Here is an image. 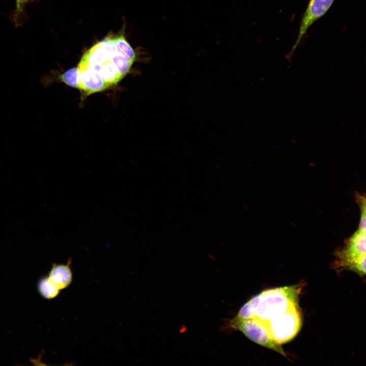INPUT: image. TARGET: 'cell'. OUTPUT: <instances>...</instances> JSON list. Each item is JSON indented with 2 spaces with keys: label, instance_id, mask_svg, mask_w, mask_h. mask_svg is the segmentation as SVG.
<instances>
[{
  "label": "cell",
  "instance_id": "4",
  "mask_svg": "<svg viewBox=\"0 0 366 366\" xmlns=\"http://www.w3.org/2000/svg\"><path fill=\"white\" fill-rule=\"evenodd\" d=\"M264 323L276 344L281 345L291 341L301 326V317L298 306L291 307Z\"/></svg>",
  "mask_w": 366,
  "mask_h": 366
},
{
  "label": "cell",
  "instance_id": "2",
  "mask_svg": "<svg viewBox=\"0 0 366 366\" xmlns=\"http://www.w3.org/2000/svg\"><path fill=\"white\" fill-rule=\"evenodd\" d=\"M301 289L302 285L299 284L263 291L247 302L251 313L250 318L265 323L291 307L298 305Z\"/></svg>",
  "mask_w": 366,
  "mask_h": 366
},
{
  "label": "cell",
  "instance_id": "1",
  "mask_svg": "<svg viewBox=\"0 0 366 366\" xmlns=\"http://www.w3.org/2000/svg\"><path fill=\"white\" fill-rule=\"evenodd\" d=\"M133 59L119 51L113 38H106L83 55L78 66V87L85 95L106 89L129 72Z\"/></svg>",
  "mask_w": 366,
  "mask_h": 366
},
{
  "label": "cell",
  "instance_id": "6",
  "mask_svg": "<svg viewBox=\"0 0 366 366\" xmlns=\"http://www.w3.org/2000/svg\"><path fill=\"white\" fill-rule=\"evenodd\" d=\"M335 0H309L302 16L297 39L290 51L286 56L290 60L309 28L317 20L323 16L330 8Z\"/></svg>",
  "mask_w": 366,
  "mask_h": 366
},
{
  "label": "cell",
  "instance_id": "8",
  "mask_svg": "<svg viewBox=\"0 0 366 366\" xmlns=\"http://www.w3.org/2000/svg\"><path fill=\"white\" fill-rule=\"evenodd\" d=\"M38 290L40 295L47 299H53L58 295L60 289L48 278H42L38 283Z\"/></svg>",
  "mask_w": 366,
  "mask_h": 366
},
{
  "label": "cell",
  "instance_id": "3",
  "mask_svg": "<svg viewBox=\"0 0 366 366\" xmlns=\"http://www.w3.org/2000/svg\"><path fill=\"white\" fill-rule=\"evenodd\" d=\"M365 232L360 229L355 231L346 241L342 249L337 252L334 268L349 269L363 276L365 273Z\"/></svg>",
  "mask_w": 366,
  "mask_h": 366
},
{
  "label": "cell",
  "instance_id": "11",
  "mask_svg": "<svg viewBox=\"0 0 366 366\" xmlns=\"http://www.w3.org/2000/svg\"><path fill=\"white\" fill-rule=\"evenodd\" d=\"M29 0H15L16 8L13 14V21L19 24L24 12V9Z\"/></svg>",
  "mask_w": 366,
  "mask_h": 366
},
{
  "label": "cell",
  "instance_id": "10",
  "mask_svg": "<svg viewBox=\"0 0 366 366\" xmlns=\"http://www.w3.org/2000/svg\"><path fill=\"white\" fill-rule=\"evenodd\" d=\"M356 196L361 213L359 228L365 232V198L364 196L360 194H357Z\"/></svg>",
  "mask_w": 366,
  "mask_h": 366
},
{
  "label": "cell",
  "instance_id": "7",
  "mask_svg": "<svg viewBox=\"0 0 366 366\" xmlns=\"http://www.w3.org/2000/svg\"><path fill=\"white\" fill-rule=\"evenodd\" d=\"M71 264L70 259L66 264H53L49 272L48 278L60 290L67 288L72 281Z\"/></svg>",
  "mask_w": 366,
  "mask_h": 366
},
{
  "label": "cell",
  "instance_id": "5",
  "mask_svg": "<svg viewBox=\"0 0 366 366\" xmlns=\"http://www.w3.org/2000/svg\"><path fill=\"white\" fill-rule=\"evenodd\" d=\"M231 325L233 328L240 330L253 342L286 356L281 345L273 341L266 324L262 321L254 318L247 319L234 318Z\"/></svg>",
  "mask_w": 366,
  "mask_h": 366
},
{
  "label": "cell",
  "instance_id": "9",
  "mask_svg": "<svg viewBox=\"0 0 366 366\" xmlns=\"http://www.w3.org/2000/svg\"><path fill=\"white\" fill-rule=\"evenodd\" d=\"M113 40L119 51L131 58L133 59H135V52L132 47L127 41L125 37L123 35L113 38Z\"/></svg>",
  "mask_w": 366,
  "mask_h": 366
}]
</instances>
